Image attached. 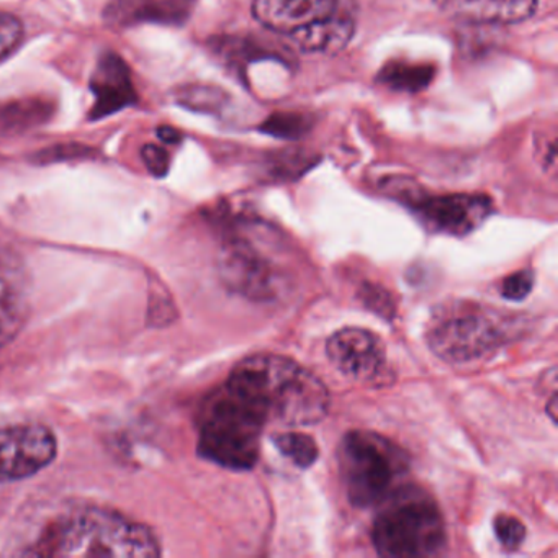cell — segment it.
I'll use <instances>...</instances> for the list:
<instances>
[{
	"label": "cell",
	"instance_id": "e0dca14e",
	"mask_svg": "<svg viewBox=\"0 0 558 558\" xmlns=\"http://www.w3.org/2000/svg\"><path fill=\"white\" fill-rule=\"evenodd\" d=\"M274 446L300 469H310L318 460V444L312 436L299 430L276 434Z\"/></svg>",
	"mask_w": 558,
	"mask_h": 558
},
{
	"label": "cell",
	"instance_id": "277c9868",
	"mask_svg": "<svg viewBox=\"0 0 558 558\" xmlns=\"http://www.w3.org/2000/svg\"><path fill=\"white\" fill-rule=\"evenodd\" d=\"M266 424V417L246 398L225 384L202 408L198 452L225 469H254Z\"/></svg>",
	"mask_w": 558,
	"mask_h": 558
},
{
	"label": "cell",
	"instance_id": "cb8c5ba5",
	"mask_svg": "<svg viewBox=\"0 0 558 558\" xmlns=\"http://www.w3.org/2000/svg\"><path fill=\"white\" fill-rule=\"evenodd\" d=\"M142 158L145 161L146 168L156 178H162L168 174L169 165V153L165 148H159L156 145H146L142 149Z\"/></svg>",
	"mask_w": 558,
	"mask_h": 558
},
{
	"label": "cell",
	"instance_id": "5bb4252c",
	"mask_svg": "<svg viewBox=\"0 0 558 558\" xmlns=\"http://www.w3.org/2000/svg\"><path fill=\"white\" fill-rule=\"evenodd\" d=\"M449 17L476 25H514L534 17L538 0H434Z\"/></svg>",
	"mask_w": 558,
	"mask_h": 558
},
{
	"label": "cell",
	"instance_id": "ffe728a7",
	"mask_svg": "<svg viewBox=\"0 0 558 558\" xmlns=\"http://www.w3.org/2000/svg\"><path fill=\"white\" fill-rule=\"evenodd\" d=\"M25 37L21 19L12 14H0V63L19 50Z\"/></svg>",
	"mask_w": 558,
	"mask_h": 558
},
{
	"label": "cell",
	"instance_id": "8fae6325",
	"mask_svg": "<svg viewBox=\"0 0 558 558\" xmlns=\"http://www.w3.org/2000/svg\"><path fill=\"white\" fill-rule=\"evenodd\" d=\"M58 452L54 434L41 424L0 427V482L37 475Z\"/></svg>",
	"mask_w": 558,
	"mask_h": 558
},
{
	"label": "cell",
	"instance_id": "d6986e66",
	"mask_svg": "<svg viewBox=\"0 0 558 558\" xmlns=\"http://www.w3.org/2000/svg\"><path fill=\"white\" fill-rule=\"evenodd\" d=\"M264 129L269 132V135L295 140L308 132L310 120L300 113H279V116L270 117Z\"/></svg>",
	"mask_w": 558,
	"mask_h": 558
},
{
	"label": "cell",
	"instance_id": "7a4b0ae2",
	"mask_svg": "<svg viewBox=\"0 0 558 558\" xmlns=\"http://www.w3.org/2000/svg\"><path fill=\"white\" fill-rule=\"evenodd\" d=\"M32 557L146 558L161 555L148 525L113 509L84 506L57 515L37 541L21 551Z\"/></svg>",
	"mask_w": 558,
	"mask_h": 558
},
{
	"label": "cell",
	"instance_id": "6da1fadb",
	"mask_svg": "<svg viewBox=\"0 0 558 558\" xmlns=\"http://www.w3.org/2000/svg\"><path fill=\"white\" fill-rule=\"evenodd\" d=\"M225 384L246 398L267 423L310 426L325 420L331 404L326 385L283 355H251L233 368Z\"/></svg>",
	"mask_w": 558,
	"mask_h": 558
},
{
	"label": "cell",
	"instance_id": "9c48e42d",
	"mask_svg": "<svg viewBox=\"0 0 558 558\" xmlns=\"http://www.w3.org/2000/svg\"><path fill=\"white\" fill-rule=\"evenodd\" d=\"M326 354L341 374L359 384L378 387L393 377L384 342L367 329H339L326 342Z\"/></svg>",
	"mask_w": 558,
	"mask_h": 558
},
{
	"label": "cell",
	"instance_id": "2e32d148",
	"mask_svg": "<svg viewBox=\"0 0 558 558\" xmlns=\"http://www.w3.org/2000/svg\"><path fill=\"white\" fill-rule=\"evenodd\" d=\"M436 76V68L430 64L408 63V61H390L381 68L377 81L385 87L398 93L416 94L426 89Z\"/></svg>",
	"mask_w": 558,
	"mask_h": 558
},
{
	"label": "cell",
	"instance_id": "ac0fdd59",
	"mask_svg": "<svg viewBox=\"0 0 558 558\" xmlns=\"http://www.w3.org/2000/svg\"><path fill=\"white\" fill-rule=\"evenodd\" d=\"M225 94L220 89L208 86L182 87L178 93V102L187 109L201 110V112H214L223 106Z\"/></svg>",
	"mask_w": 558,
	"mask_h": 558
},
{
	"label": "cell",
	"instance_id": "5b68a950",
	"mask_svg": "<svg viewBox=\"0 0 558 558\" xmlns=\"http://www.w3.org/2000/svg\"><path fill=\"white\" fill-rule=\"evenodd\" d=\"M378 506L381 508L372 525V542L384 557H430L446 545L442 512L424 489L398 486Z\"/></svg>",
	"mask_w": 558,
	"mask_h": 558
},
{
	"label": "cell",
	"instance_id": "7402d4cb",
	"mask_svg": "<svg viewBox=\"0 0 558 558\" xmlns=\"http://www.w3.org/2000/svg\"><path fill=\"white\" fill-rule=\"evenodd\" d=\"M532 287H534V272L527 269L518 270L506 277L505 282L501 283V295L511 302H519L531 293Z\"/></svg>",
	"mask_w": 558,
	"mask_h": 558
},
{
	"label": "cell",
	"instance_id": "9a60e30c",
	"mask_svg": "<svg viewBox=\"0 0 558 558\" xmlns=\"http://www.w3.org/2000/svg\"><path fill=\"white\" fill-rule=\"evenodd\" d=\"M195 0H110L104 19L110 27L129 28L132 25H182L194 11Z\"/></svg>",
	"mask_w": 558,
	"mask_h": 558
},
{
	"label": "cell",
	"instance_id": "603a6c76",
	"mask_svg": "<svg viewBox=\"0 0 558 558\" xmlns=\"http://www.w3.org/2000/svg\"><path fill=\"white\" fill-rule=\"evenodd\" d=\"M361 299L364 300L368 308L374 310L384 318H391V315H393V302H391L387 290L377 286H364L362 287Z\"/></svg>",
	"mask_w": 558,
	"mask_h": 558
},
{
	"label": "cell",
	"instance_id": "52a82bcc",
	"mask_svg": "<svg viewBox=\"0 0 558 558\" xmlns=\"http://www.w3.org/2000/svg\"><path fill=\"white\" fill-rule=\"evenodd\" d=\"M339 473L349 501L357 508L380 505L407 475V453L380 434L351 430L338 452Z\"/></svg>",
	"mask_w": 558,
	"mask_h": 558
},
{
	"label": "cell",
	"instance_id": "30bf717a",
	"mask_svg": "<svg viewBox=\"0 0 558 558\" xmlns=\"http://www.w3.org/2000/svg\"><path fill=\"white\" fill-rule=\"evenodd\" d=\"M404 202L429 230L465 236L492 215L489 197L478 194H403Z\"/></svg>",
	"mask_w": 558,
	"mask_h": 558
},
{
	"label": "cell",
	"instance_id": "7c38bea8",
	"mask_svg": "<svg viewBox=\"0 0 558 558\" xmlns=\"http://www.w3.org/2000/svg\"><path fill=\"white\" fill-rule=\"evenodd\" d=\"M31 306L32 279L27 264L11 247L0 246V348L21 335Z\"/></svg>",
	"mask_w": 558,
	"mask_h": 558
},
{
	"label": "cell",
	"instance_id": "3957f363",
	"mask_svg": "<svg viewBox=\"0 0 558 558\" xmlns=\"http://www.w3.org/2000/svg\"><path fill=\"white\" fill-rule=\"evenodd\" d=\"M253 15L267 31L303 53L335 57L357 32V0H253Z\"/></svg>",
	"mask_w": 558,
	"mask_h": 558
},
{
	"label": "cell",
	"instance_id": "4fadbf2b",
	"mask_svg": "<svg viewBox=\"0 0 558 558\" xmlns=\"http://www.w3.org/2000/svg\"><path fill=\"white\" fill-rule=\"evenodd\" d=\"M90 90L96 97L89 113V120L93 122L106 119L138 102L132 71L123 58L113 51H107L100 57L96 71L90 77Z\"/></svg>",
	"mask_w": 558,
	"mask_h": 558
},
{
	"label": "cell",
	"instance_id": "44dd1931",
	"mask_svg": "<svg viewBox=\"0 0 558 558\" xmlns=\"http://www.w3.org/2000/svg\"><path fill=\"white\" fill-rule=\"evenodd\" d=\"M495 534L506 550H518L525 538V525L514 515L501 514L495 519Z\"/></svg>",
	"mask_w": 558,
	"mask_h": 558
},
{
	"label": "cell",
	"instance_id": "8992f818",
	"mask_svg": "<svg viewBox=\"0 0 558 558\" xmlns=\"http://www.w3.org/2000/svg\"><path fill=\"white\" fill-rule=\"evenodd\" d=\"M430 351L450 364L493 357L508 341L506 318L482 303L456 300L439 306L427 323Z\"/></svg>",
	"mask_w": 558,
	"mask_h": 558
},
{
	"label": "cell",
	"instance_id": "ba28073f",
	"mask_svg": "<svg viewBox=\"0 0 558 558\" xmlns=\"http://www.w3.org/2000/svg\"><path fill=\"white\" fill-rule=\"evenodd\" d=\"M218 267L230 290L254 302L272 300L282 290V274L241 228L231 231L225 240Z\"/></svg>",
	"mask_w": 558,
	"mask_h": 558
},
{
	"label": "cell",
	"instance_id": "d4e9b609",
	"mask_svg": "<svg viewBox=\"0 0 558 558\" xmlns=\"http://www.w3.org/2000/svg\"><path fill=\"white\" fill-rule=\"evenodd\" d=\"M158 136L161 138L162 143H168V145H174V143L181 142V135H179L175 130L169 129V126H162V129H159Z\"/></svg>",
	"mask_w": 558,
	"mask_h": 558
}]
</instances>
